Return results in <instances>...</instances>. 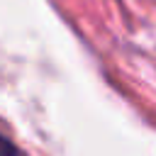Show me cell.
Returning a JSON list of instances; mask_svg holds the SVG:
<instances>
[{
    "mask_svg": "<svg viewBox=\"0 0 156 156\" xmlns=\"http://www.w3.org/2000/svg\"><path fill=\"white\" fill-rule=\"evenodd\" d=\"M0 156H24L10 139H5L2 134H0Z\"/></svg>",
    "mask_w": 156,
    "mask_h": 156,
    "instance_id": "1",
    "label": "cell"
}]
</instances>
